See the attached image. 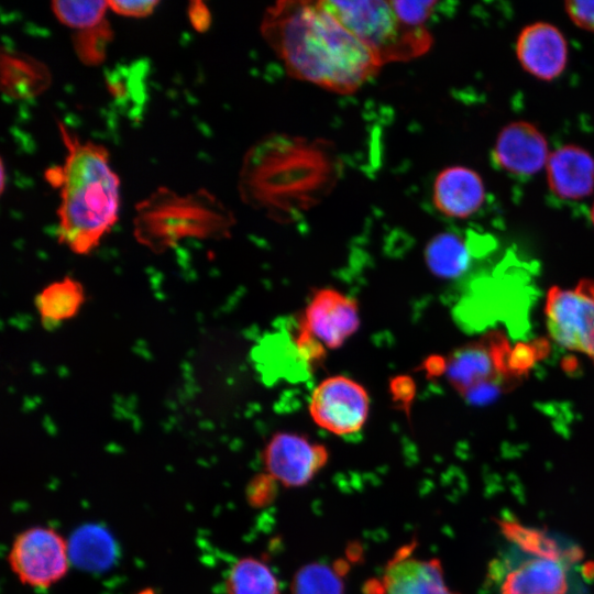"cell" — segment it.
I'll return each mask as SVG.
<instances>
[{
    "label": "cell",
    "mask_w": 594,
    "mask_h": 594,
    "mask_svg": "<svg viewBox=\"0 0 594 594\" xmlns=\"http://www.w3.org/2000/svg\"><path fill=\"white\" fill-rule=\"evenodd\" d=\"M261 33L289 76L332 92L356 91L382 67L320 1L273 3L264 11Z\"/></svg>",
    "instance_id": "obj_1"
},
{
    "label": "cell",
    "mask_w": 594,
    "mask_h": 594,
    "mask_svg": "<svg viewBox=\"0 0 594 594\" xmlns=\"http://www.w3.org/2000/svg\"><path fill=\"white\" fill-rule=\"evenodd\" d=\"M342 175V158L332 141L273 132L245 152L238 191L246 206L286 223L329 197Z\"/></svg>",
    "instance_id": "obj_2"
},
{
    "label": "cell",
    "mask_w": 594,
    "mask_h": 594,
    "mask_svg": "<svg viewBox=\"0 0 594 594\" xmlns=\"http://www.w3.org/2000/svg\"><path fill=\"white\" fill-rule=\"evenodd\" d=\"M66 148L63 165L45 170L59 189L57 239L73 253H91L119 219L120 178L111 168L106 146L81 141L57 121Z\"/></svg>",
    "instance_id": "obj_3"
},
{
    "label": "cell",
    "mask_w": 594,
    "mask_h": 594,
    "mask_svg": "<svg viewBox=\"0 0 594 594\" xmlns=\"http://www.w3.org/2000/svg\"><path fill=\"white\" fill-rule=\"evenodd\" d=\"M234 224L232 211L206 188L180 195L160 186L135 205L133 233L142 245L161 253L187 238H228Z\"/></svg>",
    "instance_id": "obj_4"
},
{
    "label": "cell",
    "mask_w": 594,
    "mask_h": 594,
    "mask_svg": "<svg viewBox=\"0 0 594 594\" xmlns=\"http://www.w3.org/2000/svg\"><path fill=\"white\" fill-rule=\"evenodd\" d=\"M322 7L362 42L383 66L408 62L427 53L432 35L425 28L409 26L396 15L391 1L322 0Z\"/></svg>",
    "instance_id": "obj_5"
},
{
    "label": "cell",
    "mask_w": 594,
    "mask_h": 594,
    "mask_svg": "<svg viewBox=\"0 0 594 594\" xmlns=\"http://www.w3.org/2000/svg\"><path fill=\"white\" fill-rule=\"evenodd\" d=\"M506 343L496 336L459 348L440 361L449 384L468 402L482 404L503 388Z\"/></svg>",
    "instance_id": "obj_6"
},
{
    "label": "cell",
    "mask_w": 594,
    "mask_h": 594,
    "mask_svg": "<svg viewBox=\"0 0 594 594\" xmlns=\"http://www.w3.org/2000/svg\"><path fill=\"white\" fill-rule=\"evenodd\" d=\"M544 317L557 344L594 363V280L583 279L570 288L552 286L546 296Z\"/></svg>",
    "instance_id": "obj_7"
},
{
    "label": "cell",
    "mask_w": 594,
    "mask_h": 594,
    "mask_svg": "<svg viewBox=\"0 0 594 594\" xmlns=\"http://www.w3.org/2000/svg\"><path fill=\"white\" fill-rule=\"evenodd\" d=\"M16 579L33 588H48L68 572L69 544L55 529L35 526L21 531L8 553Z\"/></svg>",
    "instance_id": "obj_8"
},
{
    "label": "cell",
    "mask_w": 594,
    "mask_h": 594,
    "mask_svg": "<svg viewBox=\"0 0 594 594\" xmlns=\"http://www.w3.org/2000/svg\"><path fill=\"white\" fill-rule=\"evenodd\" d=\"M572 564L563 559L528 554L513 546L493 565L492 580L499 594H569Z\"/></svg>",
    "instance_id": "obj_9"
},
{
    "label": "cell",
    "mask_w": 594,
    "mask_h": 594,
    "mask_svg": "<svg viewBox=\"0 0 594 594\" xmlns=\"http://www.w3.org/2000/svg\"><path fill=\"white\" fill-rule=\"evenodd\" d=\"M370 398L366 389L343 375L330 376L314 389L309 414L322 429L338 435H352L366 422Z\"/></svg>",
    "instance_id": "obj_10"
},
{
    "label": "cell",
    "mask_w": 594,
    "mask_h": 594,
    "mask_svg": "<svg viewBox=\"0 0 594 594\" xmlns=\"http://www.w3.org/2000/svg\"><path fill=\"white\" fill-rule=\"evenodd\" d=\"M328 458L324 446L294 432L275 433L263 451L267 474L287 487L308 484L326 465Z\"/></svg>",
    "instance_id": "obj_11"
},
{
    "label": "cell",
    "mask_w": 594,
    "mask_h": 594,
    "mask_svg": "<svg viewBox=\"0 0 594 594\" xmlns=\"http://www.w3.org/2000/svg\"><path fill=\"white\" fill-rule=\"evenodd\" d=\"M359 327L356 301L333 288H321L314 294L298 324L326 349L341 346Z\"/></svg>",
    "instance_id": "obj_12"
},
{
    "label": "cell",
    "mask_w": 594,
    "mask_h": 594,
    "mask_svg": "<svg viewBox=\"0 0 594 594\" xmlns=\"http://www.w3.org/2000/svg\"><path fill=\"white\" fill-rule=\"evenodd\" d=\"M549 155L546 136L527 121H515L505 125L492 151L494 164L515 176L536 174L546 166Z\"/></svg>",
    "instance_id": "obj_13"
},
{
    "label": "cell",
    "mask_w": 594,
    "mask_h": 594,
    "mask_svg": "<svg viewBox=\"0 0 594 594\" xmlns=\"http://www.w3.org/2000/svg\"><path fill=\"white\" fill-rule=\"evenodd\" d=\"M520 66L531 76L550 81L558 78L568 63V43L562 32L548 22L526 25L516 41Z\"/></svg>",
    "instance_id": "obj_14"
},
{
    "label": "cell",
    "mask_w": 594,
    "mask_h": 594,
    "mask_svg": "<svg viewBox=\"0 0 594 594\" xmlns=\"http://www.w3.org/2000/svg\"><path fill=\"white\" fill-rule=\"evenodd\" d=\"M375 585L378 594H455L446 584L439 561L419 559L408 547L388 561Z\"/></svg>",
    "instance_id": "obj_15"
},
{
    "label": "cell",
    "mask_w": 594,
    "mask_h": 594,
    "mask_svg": "<svg viewBox=\"0 0 594 594\" xmlns=\"http://www.w3.org/2000/svg\"><path fill=\"white\" fill-rule=\"evenodd\" d=\"M485 199V186L479 173L465 166L440 170L432 186V201L450 218L465 219L475 213Z\"/></svg>",
    "instance_id": "obj_16"
},
{
    "label": "cell",
    "mask_w": 594,
    "mask_h": 594,
    "mask_svg": "<svg viewBox=\"0 0 594 594\" xmlns=\"http://www.w3.org/2000/svg\"><path fill=\"white\" fill-rule=\"evenodd\" d=\"M547 182L553 195L579 200L594 191V157L585 148L566 144L550 153Z\"/></svg>",
    "instance_id": "obj_17"
},
{
    "label": "cell",
    "mask_w": 594,
    "mask_h": 594,
    "mask_svg": "<svg viewBox=\"0 0 594 594\" xmlns=\"http://www.w3.org/2000/svg\"><path fill=\"white\" fill-rule=\"evenodd\" d=\"M52 73L36 57L2 47L0 53V87L9 99L25 101L40 97L52 85Z\"/></svg>",
    "instance_id": "obj_18"
},
{
    "label": "cell",
    "mask_w": 594,
    "mask_h": 594,
    "mask_svg": "<svg viewBox=\"0 0 594 594\" xmlns=\"http://www.w3.org/2000/svg\"><path fill=\"white\" fill-rule=\"evenodd\" d=\"M472 256L470 239L453 232H441L431 238L425 249V261L435 275L455 278L469 267Z\"/></svg>",
    "instance_id": "obj_19"
},
{
    "label": "cell",
    "mask_w": 594,
    "mask_h": 594,
    "mask_svg": "<svg viewBox=\"0 0 594 594\" xmlns=\"http://www.w3.org/2000/svg\"><path fill=\"white\" fill-rule=\"evenodd\" d=\"M85 300L81 284L65 277L46 286L35 298L44 326H57L74 317Z\"/></svg>",
    "instance_id": "obj_20"
},
{
    "label": "cell",
    "mask_w": 594,
    "mask_h": 594,
    "mask_svg": "<svg viewBox=\"0 0 594 594\" xmlns=\"http://www.w3.org/2000/svg\"><path fill=\"white\" fill-rule=\"evenodd\" d=\"M502 527L512 546L525 553L563 559L573 563L581 559L580 549L564 539L512 520L503 521Z\"/></svg>",
    "instance_id": "obj_21"
},
{
    "label": "cell",
    "mask_w": 594,
    "mask_h": 594,
    "mask_svg": "<svg viewBox=\"0 0 594 594\" xmlns=\"http://www.w3.org/2000/svg\"><path fill=\"white\" fill-rule=\"evenodd\" d=\"M224 584L228 594H279L273 571L253 557L238 560L230 568Z\"/></svg>",
    "instance_id": "obj_22"
},
{
    "label": "cell",
    "mask_w": 594,
    "mask_h": 594,
    "mask_svg": "<svg viewBox=\"0 0 594 594\" xmlns=\"http://www.w3.org/2000/svg\"><path fill=\"white\" fill-rule=\"evenodd\" d=\"M68 544L72 561L85 569H106L114 559L112 538L106 530L96 526L77 530Z\"/></svg>",
    "instance_id": "obj_23"
},
{
    "label": "cell",
    "mask_w": 594,
    "mask_h": 594,
    "mask_svg": "<svg viewBox=\"0 0 594 594\" xmlns=\"http://www.w3.org/2000/svg\"><path fill=\"white\" fill-rule=\"evenodd\" d=\"M113 37V29L107 19L95 26L74 31L70 36L77 58L90 67L99 66L106 61Z\"/></svg>",
    "instance_id": "obj_24"
},
{
    "label": "cell",
    "mask_w": 594,
    "mask_h": 594,
    "mask_svg": "<svg viewBox=\"0 0 594 594\" xmlns=\"http://www.w3.org/2000/svg\"><path fill=\"white\" fill-rule=\"evenodd\" d=\"M292 594H343L341 575L324 563L304 565L294 576Z\"/></svg>",
    "instance_id": "obj_25"
},
{
    "label": "cell",
    "mask_w": 594,
    "mask_h": 594,
    "mask_svg": "<svg viewBox=\"0 0 594 594\" xmlns=\"http://www.w3.org/2000/svg\"><path fill=\"white\" fill-rule=\"evenodd\" d=\"M55 18L65 26L79 31L99 24L106 19L108 1H53Z\"/></svg>",
    "instance_id": "obj_26"
},
{
    "label": "cell",
    "mask_w": 594,
    "mask_h": 594,
    "mask_svg": "<svg viewBox=\"0 0 594 594\" xmlns=\"http://www.w3.org/2000/svg\"><path fill=\"white\" fill-rule=\"evenodd\" d=\"M398 19L409 26H425L438 4L437 1H391Z\"/></svg>",
    "instance_id": "obj_27"
},
{
    "label": "cell",
    "mask_w": 594,
    "mask_h": 594,
    "mask_svg": "<svg viewBox=\"0 0 594 594\" xmlns=\"http://www.w3.org/2000/svg\"><path fill=\"white\" fill-rule=\"evenodd\" d=\"M276 481L266 474L255 476L246 488L248 501L253 506H264L272 502L276 493Z\"/></svg>",
    "instance_id": "obj_28"
},
{
    "label": "cell",
    "mask_w": 594,
    "mask_h": 594,
    "mask_svg": "<svg viewBox=\"0 0 594 594\" xmlns=\"http://www.w3.org/2000/svg\"><path fill=\"white\" fill-rule=\"evenodd\" d=\"M564 9L576 26L594 32V1L570 0L564 3Z\"/></svg>",
    "instance_id": "obj_29"
},
{
    "label": "cell",
    "mask_w": 594,
    "mask_h": 594,
    "mask_svg": "<svg viewBox=\"0 0 594 594\" xmlns=\"http://www.w3.org/2000/svg\"><path fill=\"white\" fill-rule=\"evenodd\" d=\"M160 4L156 0L146 1H108L109 9L114 13L129 18H146Z\"/></svg>",
    "instance_id": "obj_30"
},
{
    "label": "cell",
    "mask_w": 594,
    "mask_h": 594,
    "mask_svg": "<svg viewBox=\"0 0 594 594\" xmlns=\"http://www.w3.org/2000/svg\"><path fill=\"white\" fill-rule=\"evenodd\" d=\"M188 20L199 33L207 32L211 26V12L207 4L200 0L190 1L187 8Z\"/></svg>",
    "instance_id": "obj_31"
},
{
    "label": "cell",
    "mask_w": 594,
    "mask_h": 594,
    "mask_svg": "<svg viewBox=\"0 0 594 594\" xmlns=\"http://www.w3.org/2000/svg\"><path fill=\"white\" fill-rule=\"evenodd\" d=\"M6 180H7L6 165H4V163H3V160H1V182H0V185H1V194L4 193Z\"/></svg>",
    "instance_id": "obj_32"
},
{
    "label": "cell",
    "mask_w": 594,
    "mask_h": 594,
    "mask_svg": "<svg viewBox=\"0 0 594 594\" xmlns=\"http://www.w3.org/2000/svg\"><path fill=\"white\" fill-rule=\"evenodd\" d=\"M590 218H591L592 226L594 227V202L590 211Z\"/></svg>",
    "instance_id": "obj_33"
}]
</instances>
